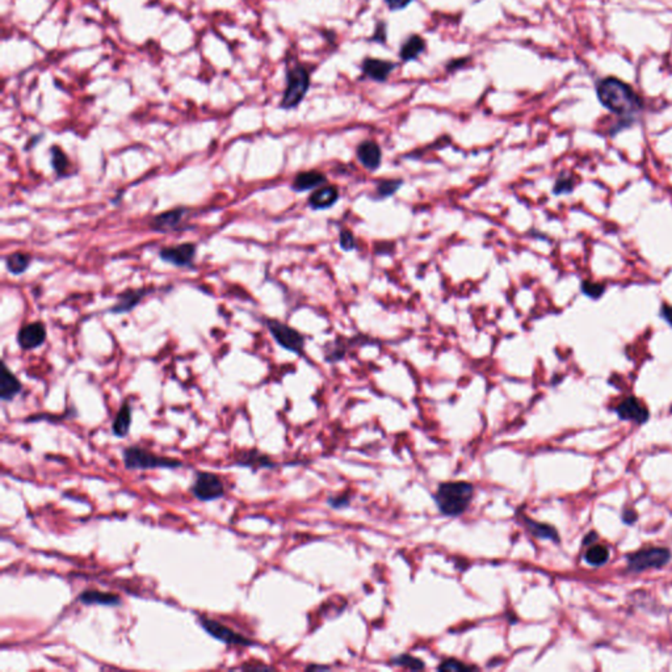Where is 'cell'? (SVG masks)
<instances>
[{
  "label": "cell",
  "mask_w": 672,
  "mask_h": 672,
  "mask_svg": "<svg viewBox=\"0 0 672 672\" xmlns=\"http://www.w3.org/2000/svg\"><path fill=\"white\" fill-rule=\"evenodd\" d=\"M637 518H638V516H637V514H635V511H633V509H626V511H624L623 520H624V523H626V524H630V525H632L633 523L637 521Z\"/></svg>",
  "instance_id": "37"
},
{
  "label": "cell",
  "mask_w": 672,
  "mask_h": 672,
  "mask_svg": "<svg viewBox=\"0 0 672 672\" xmlns=\"http://www.w3.org/2000/svg\"><path fill=\"white\" fill-rule=\"evenodd\" d=\"M151 290L147 288L126 289L123 293L117 296V301L112 308L109 309V313L112 314H125L132 311L133 309L137 308L142 299H144Z\"/></svg>",
  "instance_id": "15"
},
{
  "label": "cell",
  "mask_w": 672,
  "mask_h": 672,
  "mask_svg": "<svg viewBox=\"0 0 672 672\" xmlns=\"http://www.w3.org/2000/svg\"><path fill=\"white\" fill-rule=\"evenodd\" d=\"M586 562L591 566L600 567L609 559V550L604 545H594L587 550Z\"/></svg>",
  "instance_id": "27"
},
{
  "label": "cell",
  "mask_w": 672,
  "mask_h": 672,
  "mask_svg": "<svg viewBox=\"0 0 672 672\" xmlns=\"http://www.w3.org/2000/svg\"><path fill=\"white\" fill-rule=\"evenodd\" d=\"M616 413L621 421H632L637 424H644L650 418L647 409L635 397H629L618 404Z\"/></svg>",
  "instance_id": "14"
},
{
  "label": "cell",
  "mask_w": 672,
  "mask_h": 672,
  "mask_svg": "<svg viewBox=\"0 0 672 672\" xmlns=\"http://www.w3.org/2000/svg\"><path fill=\"white\" fill-rule=\"evenodd\" d=\"M339 243L340 249L344 251H352L356 249V239L354 234L348 229H343L339 234Z\"/></svg>",
  "instance_id": "33"
},
{
  "label": "cell",
  "mask_w": 672,
  "mask_h": 672,
  "mask_svg": "<svg viewBox=\"0 0 672 672\" xmlns=\"http://www.w3.org/2000/svg\"><path fill=\"white\" fill-rule=\"evenodd\" d=\"M427 49V42L419 35H410L404 39L399 49V58L404 63H409L411 61H416L422 56Z\"/></svg>",
  "instance_id": "21"
},
{
  "label": "cell",
  "mask_w": 672,
  "mask_h": 672,
  "mask_svg": "<svg viewBox=\"0 0 672 672\" xmlns=\"http://www.w3.org/2000/svg\"><path fill=\"white\" fill-rule=\"evenodd\" d=\"M402 184H404L402 179H381V180H378L375 182V200H385L387 197H392L393 194L399 191Z\"/></svg>",
  "instance_id": "26"
},
{
  "label": "cell",
  "mask_w": 672,
  "mask_h": 672,
  "mask_svg": "<svg viewBox=\"0 0 672 672\" xmlns=\"http://www.w3.org/2000/svg\"><path fill=\"white\" fill-rule=\"evenodd\" d=\"M385 4L390 11H402L407 8L415 0H384Z\"/></svg>",
  "instance_id": "35"
},
{
  "label": "cell",
  "mask_w": 672,
  "mask_h": 672,
  "mask_svg": "<svg viewBox=\"0 0 672 672\" xmlns=\"http://www.w3.org/2000/svg\"><path fill=\"white\" fill-rule=\"evenodd\" d=\"M471 668H474V667H471L465 663H462L461 661H457V659H444L440 664H439V670L440 671H469Z\"/></svg>",
  "instance_id": "32"
},
{
  "label": "cell",
  "mask_w": 672,
  "mask_h": 672,
  "mask_svg": "<svg viewBox=\"0 0 672 672\" xmlns=\"http://www.w3.org/2000/svg\"><path fill=\"white\" fill-rule=\"evenodd\" d=\"M23 390V384L19 378L11 371L6 363L1 364L0 375V399L3 402L13 401Z\"/></svg>",
  "instance_id": "18"
},
{
  "label": "cell",
  "mask_w": 672,
  "mask_h": 672,
  "mask_svg": "<svg viewBox=\"0 0 672 672\" xmlns=\"http://www.w3.org/2000/svg\"><path fill=\"white\" fill-rule=\"evenodd\" d=\"M48 337L46 326L42 322H32L20 327L16 342L23 351H33L45 344Z\"/></svg>",
  "instance_id": "11"
},
{
  "label": "cell",
  "mask_w": 672,
  "mask_h": 672,
  "mask_svg": "<svg viewBox=\"0 0 672 672\" xmlns=\"http://www.w3.org/2000/svg\"><path fill=\"white\" fill-rule=\"evenodd\" d=\"M234 463L239 465V466H244V468H250L255 473L260 469H272V468L276 466V463L269 456L261 453L258 449L239 452L238 456L235 457Z\"/></svg>",
  "instance_id": "17"
},
{
  "label": "cell",
  "mask_w": 672,
  "mask_h": 672,
  "mask_svg": "<svg viewBox=\"0 0 672 672\" xmlns=\"http://www.w3.org/2000/svg\"><path fill=\"white\" fill-rule=\"evenodd\" d=\"M349 502H351V497L348 494H337L328 498L330 507L335 509H344L349 504Z\"/></svg>",
  "instance_id": "34"
},
{
  "label": "cell",
  "mask_w": 672,
  "mask_h": 672,
  "mask_svg": "<svg viewBox=\"0 0 672 672\" xmlns=\"http://www.w3.org/2000/svg\"><path fill=\"white\" fill-rule=\"evenodd\" d=\"M6 268L13 276H20L28 270L29 266L32 263V256L27 252H13L6 258Z\"/></svg>",
  "instance_id": "25"
},
{
  "label": "cell",
  "mask_w": 672,
  "mask_h": 672,
  "mask_svg": "<svg viewBox=\"0 0 672 672\" xmlns=\"http://www.w3.org/2000/svg\"><path fill=\"white\" fill-rule=\"evenodd\" d=\"M523 523H524V527L528 529L529 533L532 536L537 538H544V540H552L554 542H559V537H558L557 529L549 524H544V523H538L536 520L529 518H523Z\"/></svg>",
  "instance_id": "24"
},
{
  "label": "cell",
  "mask_w": 672,
  "mask_h": 672,
  "mask_svg": "<svg viewBox=\"0 0 672 672\" xmlns=\"http://www.w3.org/2000/svg\"><path fill=\"white\" fill-rule=\"evenodd\" d=\"M395 68L397 65L392 61H385L380 58L366 57L361 62V70L364 77L381 85L387 82V79Z\"/></svg>",
  "instance_id": "12"
},
{
  "label": "cell",
  "mask_w": 672,
  "mask_h": 672,
  "mask_svg": "<svg viewBox=\"0 0 672 672\" xmlns=\"http://www.w3.org/2000/svg\"><path fill=\"white\" fill-rule=\"evenodd\" d=\"M189 492L202 503L221 499L226 494L225 482L220 475L211 471H197L194 475Z\"/></svg>",
  "instance_id": "5"
},
{
  "label": "cell",
  "mask_w": 672,
  "mask_h": 672,
  "mask_svg": "<svg viewBox=\"0 0 672 672\" xmlns=\"http://www.w3.org/2000/svg\"><path fill=\"white\" fill-rule=\"evenodd\" d=\"M340 199V193L335 185H322L309 197V206L313 211H326L335 205Z\"/></svg>",
  "instance_id": "16"
},
{
  "label": "cell",
  "mask_w": 672,
  "mask_h": 672,
  "mask_svg": "<svg viewBox=\"0 0 672 672\" xmlns=\"http://www.w3.org/2000/svg\"><path fill=\"white\" fill-rule=\"evenodd\" d=\"M671 559V552L666 547H649L626 556L628 567L634 573H642L650 568H661Z\"/></svg>",
  "instance_id": "7"
},
{
  "label": "cell",
  "mask_w": 672,
  "mask_h": 672,
  "mask_svg": "<svg viewBox=\"0 0 672 672\" xmlns=\"http://www.w3.org/2000/svg\"><path fill=\"white\" fill-rule=\"evenodd\" d=\"M199 623L201 625L202 629L205 630V633L209 634L214 640L221 641L223 644L230 645V646H240V647H251V646L256 645L254 640H251L243 634L237 633L229 626L222 624L214 618L200 617Z\"/></svg>",
  "instance_id": "8"
},
{
  "label": "cell",
  "mask_w": 672,
  "mask_h": 672,
  "mask_svg": "<svg viewBox=\"0 0 672 672\" xmlns=\"http://www.w3.org/2000/svg\"><path fill=\"white\" fill-rule=\"evenodd\" d=\"M327 182L326 175L317 170H310V171H302L298 173L293 182H292V189L294 192L302 193L314 191L319 187L325 185Z\"/></svg>",
  "instance_id": "19"
},
{
  "label": "cell",
  "mask_w": 672,
  "mask_h": 672,
  "mask_svg": "<svg viewBox=\"0 0 672 672\" xmlns=\"http://www.w3.org/2000/svg\"><path fill=\"white\" fill-rule=\"evenodd\" d=\"M132 413L133 411H132L130 402L125 401L118 409L115 419L112 422V433L115 435L116 437L124 439L129 435L130 427H132V419H133Z\"/></svg>",
  "instance_id": "22"
},
{
  "label": "cell",
  "mask_w": 672,
  "mask_h": 672,
  "mask_svg": "<svg viewBox=\"0 0 672 672\" xmlns=\"http://www.w3.org/2000/svg\"><path fill=\"white\" fill-rule=\"evenodd\" d=\"M356 156L365 170L372 173L378 170L382 163V150L380 144L371 139H366L359 144L356 149Z\"/></svg>",
  "instance_id": "13"
},
{
  "label": "cell",
  "mask_w": 672,
  "mask_h": 672,
  "mask_svg": "<svg viewBox=\"0 0 672 672\" xmlns=\"http://www.w3.org/2000/svg\"><path fill=\"white\" fill-rule=\"evenodd\" d=\"M600 103L612 113L618 116H633L641 111L642 101L633 88L617 77H605L596 86Z\"/></svg>",
  "instance_id": "1"
},
{
  "label": "cell",
  "mask_w": 672,
  "mask_h": 672,
  "mask_svg": "<svg viewBox=\"0 0 672 672\" xmlns=\"http://www.w3.org/2000/svg\"><path fill=\"white\" fill-rule=\"evenodd\" d=\"M475 495V487L468 480L442 482L433 494V500L439 512L448 518L463 515Z\"/></svg>",
  "instance_id": "2"
},
{
  "label": "cell",
  "mask_w": 672,
  "mask_h": 672,
  "mask_svg": "<svg viewBox=\"0 0 672 672\" xmlns=\"http://www.w3.org/2000/svg\"><path fill=\"white\" fill-rule=\"evenodd\" d=\"M596 538H597V536H596L595 532H592V533H590V536H587L586 540H585V544L588 542V545H590L591 541H595Z\"/></svg>",
  "instance_id": "39"
},
{
  "label": "cell",
  "mask_w": 672,
  "mask_h": 672,
  "mask_svg": "<svg viewBox=\"0 0 672 672\" xmlns=\"http://www.w3.org/2000/svg\"><path fill=\"white\" fill-rule=\"evenodd\" d=\"M50 158H51L50 159L51 168L54 170V173L57 175V178L62 179V178H68V176L73 175V164H71L70 158L57 144L50 147Z\"/></svg>",
  "instance_id": "23"
},
{
  "label": "cell",
  "mask_w": 672,
  "mask_h": 672,
  "mask_svg": "<svg viewBox=\"0 0 672 672\" xmlns=\"http://www.w3.org/2000/svg\"><path fill=\"white\" fill-rule=\"evenodd\" d=\"M264 323L268 328L269 334L281 348L296 355H304L305 336L302 335L299 331L284 322H280L278 319H266Z\"/></svg>",
  "instance_id": "6"
},
{
  "label": "cell",
  "mask_w": 672,
  "mask_h": 672,
  "mask_svg": "<svg viewBox=\"0 0 672 672\" xmlns=\"http://www.w3.org/2000/svg\"><path fill=\"white\" fill-rule=\"evenodd\" d=\"M575 188V179L573 175L570 173H561L558 176L557 180H556V184L553 187V193L556 196H561V194H568V193L573 192Z\"/></svg>",
  "instance_id": "29"
},
{
  "label": "cell",
  "mask_w": 672,
  "mask_h": 672,
  "mask_svg": "<svg viewBox=\"0 0 672 672\" xmlns=\"http://www.w3.org/2000/svg\"><path fill=\"white\" fill-rule=\"evenodd\" d=\"M77 602L85 605H103V606H120L121 597L115 592L87 590L80 592L77 597Z\"/></svg>",
  "instance_id": "20"
},
{
  "label": "cell",
  "mask_w": 672,
  "mask_h": 672,
  "mask_svg": "<svg viewBox=\"0 0 672 672\" xmlns=\"http://www.w3.org/2000/svg\"><path fill=\"white\" fill-rule=\"evenodd\" d=\"M287 86L280 101V108L290 111L296 109L308 95L311 83V71L306 65L297 63L287 70Z\"/></svg>",
  "instance_id": "4"
},
{
  "label": "cell",
  "mask_w": 672,
  "mask_h": 672,
  "mask_svg": "<svg viewBox=\"0 0 672 672\" xmlns=\"http://www.w3.org/2000/svg\"><path fill=\"white\" fill-rule=\"evenodd\" d=\"M390 662L394 666H399L402 668H407V670H413V671H418V670H423L425 666L423 663L422 659L416 658V657H413L410 654H401V655H397V657H393L390 659Z\"/></svg>",
  "instance_id": "28"
},
{
  "label": "cell",
  "mask_w": 672,
  "mask_h": 672,
  "mask_svg": "<svg viewBox=\"0 0 672 672\" xmlns=\"http://www.w3.org/2000/svg\"><path fill=\"white\" fill-rule=\"evenodd\" d=\"M123 461L125 469L135 471H154V469H178L182 468V460L155 454L138 445L126 447L123 451Z\"/></svg>",
  "instance_id": "3"
},
{
  "label": "cell",
  "mask_w": 672,
  "mask_h": 672,
  "mask_svg": "<svg viewBox=\"0 0 672 672\" xmlns=\"http://www.w3.org/2000/svg\"><path fill=\"white\" fill-rule=\"evenodd\" d=\"M582 292H583L586 296H588V297L597 299V298H600L604 294L605 288L604 285H602V284H599V282L585 281V282L582 284Z\"/></svg>",
  "instance_id": "31"
},
{
  "label": "cell",
  "mask_w": 672,
  "mask_h": 672,
  "mask_svg": "<svg viewBox=\"0 0 672 672\" xmlns=\"http://www.w3.org/2000/svg\"><path fill=\"white\" fill-rule=\"evenodd\" d=\"M197 244L184 242L175 246H167L159 250V258L176 268H194Z\"/></svg>",
  "instance_id": "9"
},
{
  "label": "cell",
  "mask_w": 672,
  "mask_h": 672,
  "mask_svg": "<svg viewBox=\"0 0 672 672\" xmlns=\"http://www.w3.org/2000/svg\"><path fill=\"white\" fill-rule=\"evenodd\" d=\"M662 317L666 319V322H668L672 326V306H668V305H663L662 311H661Z\"/></svg>",
  "instance_id": "38"
},
{
  "label": "cell",
  "mask_w": 672,
  "mask_h": 672,
  "mask_svg": "<svg viewBox=\"0 0 672 672\" xmlns=\"http://www.w3.org/2000/svg\"><path fill=\"white\" fill-rule=\"evenodd\" d=\"M368 42H375V44L386 45V42H387V24L385 21L380 20V21L375 23V32L368 39Z\"/></svg>",
  "instance_id": "30"
},
{
  "label": "cell",
  "mask_w": 672,
  "mask_h": 672,
  "mask_svg": "<svg viewBox=\"0 0 672 672\" xmlns=\"http://www.w3.org/2000/svg\"><path fill=\"white\" fill-rule=\"evenodd\" d=\"M189 209L185 206H178L170 211H162L155 214L149 221V229L159 232L168 234L173 231H180L184 229V220L188 216Z\"/></svg>",
  "instance_id": "10"
},
{
  "label": "cell",
  "mask_w": 672,
  "mask_h": 672,
  "mask_svg": "<svg viewBox=\"0 0 672 672\" xmlns=\"http://www.w3.org/2000/svg\"><path fill=\"white\" fill-rule=\"evenodd\" d=\"M469 61H471V58L469 57L452 59V61H449V62L447 63V70H448L449 73H453V71H456V70H460V68H465Z\"/></svg>",
  "instance_id": "36"
}]
</instances>
